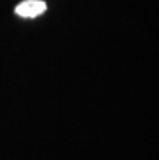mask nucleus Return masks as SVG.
Returning a JSON list of instances; mask_svg holds the SVG:
<instances>
[{"label": "nucleus", "mask_w": 159, "mask_h": 160, "mask_svg": "<svg viewBox=\"0 0 159 160\" xmlns=\"http://www.w3.org/2000/svg\"><path fill=\"white\" fill-rule=\"evenodd\" d=\"M45 10H47V5L44 0H23L15 7V13L21 18H37Z\"/></svg>", "instance_id": "1"}]
</instances>
